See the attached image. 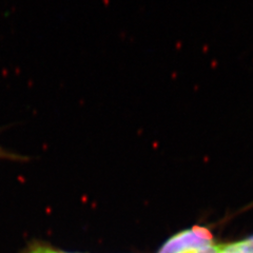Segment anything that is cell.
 <instances>
[{
    "instance_id": "obj_3",
    "label": "cell",
    "mask_w": 253,
    "mask_h": 253,
    "mask_svg": "<svg viewBox=\"0 0 253 253\" xmlns=\"http://www.w3.org/2000/svg\"><path fill=\"white\" fill-rule=\"evenodd\" d=\"M0 160H9V161H25L26 157L22 155H18L14 152H10L7 151L6 149L2 148L0 146Z\"/></svg>"
},
{
    "instance_id": "obj_4",
    "label": "cell",
    "mask_w": 253,
    "mask_h": 253,
    "mask_svg": "<svg viewBox=\"0 0 253 253\" xmlns=\"http://www.w3.org/2000/svg\"><path fill=\"white\" fill-rule=\"evenodd\" d=\"M29 253H59V252H56V251H53L49 248H42V247H37L35 249L32 250L31 252Z\"/></svg>"
},
{
    "instance_id": "obj_1",
    "label": "cell",
    "mask_w": 253,
    "mask_h": 253,
    "mask_svg": "<svg viewBox=\"0 0 253 253\" xmlns=\"http://www.w3.org/2000/svg\"><path fill=\"white\" fill-rule=\"evenodd\" d=\"M214 239L209 229L195 226L173 235L158 253H195L212 247Z\"/></svg>"
},
{
    "instance_id": "obj_2",
    "label": "cell",
    "mask_w": 253,
    "mask_h": 253,
    "mask_svg": "<svg viewBox=\"0 0 253 253\" xmlns=\"http://www.w3.org/2000/svg\"><path fill=\"white\" fill-rule=\"evenodd\" d=\"M248 245L247 241L243 240L234 243L216 245L214 253H247Z\"/></svg>"
},
{
    "instance_id": "obj_6",
    "label": "cell",
    "mask_w": 253,
    "mask_h": 253,
    "mask_svg": "<svg viewBox=\"0 0 253 253\" xmlns=\"http://www.w3.org/2000/svg\"><path fill=\"white\" fill-rule=\"evenodd\" d=\"M215 247H216V244L213 245V246L210 247V248H207V249H205V250L195 252V253H214L215 252Z\"/></svg>"
},
{
    "instance_id": "obj_5",
    "label": "cell",
    "mask_w": 253,
    "mask_h": 253,
    "mask_svg": "<svg viewBox=\"0 0 253 253\" xmlns=\"http://www.w3.org/2000/svg\"><path fill=\"white\" fill-rule=\"evenodd\" d=\"M247 245H248V252L247 253H253V236L246 239Z\"/></svg>"
}]
</instances>
